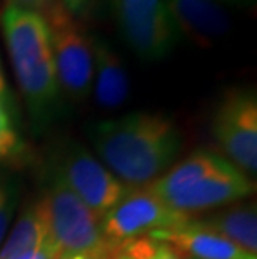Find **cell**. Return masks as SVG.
I'll return each mask as SVG.
<instances>
[{
	"instance_id": "obj_1",
	"label": "cell",
	"mask_w": 257,
	"mask_h": 259,
	"mask_svg": "<svg viewBox=\"0 0 257 259\" xmlns=\"http://www.w3.org/2000/svg\"><path fill=\"white\" fill-rule=\"evenodd\" d=\"M92 144L106 167L127 187H144L161 178L180 151L176 122L161 112H132L97 122Z\"/></svg>"
},
{
	"instance_id": "obj_2",
	"label": "cell",
	"mask_w": 257,
	"mask_h": 259,
	"mask_svg": "<svg viewBox=\"0 0 257 259\" xmlns=\"http://www.w3.org/2000/svg\"><path fill=\"white\" fill-rule=\"evenodd\" d=\"M162 202L195 218L211 209L244 201L255 191L254 179L214 152L197 151L147 186Z\"/></svg>"
},
{
	"instance_id": "obj_3",
	"label": "cell",
	"mask_w": 257,
	"mask_h": 259,
	"mask_svg": "<svg viewBox=\"0 0 257 259\" xmlns=\"http://www.w3.org/2000/svg\"><path fill=\"white\" fill-rule=\"evenodd\" d=\"M0 24L22 96L35 120L47 119L60 89L45 20L32 10L7 5Z\"/></svg>"
},
{
	"instance_id": "obj_4",
	"label": "cell",
	"mask_w": 257,
	"mask_h": 259,
	"mask_svg": "<svg viewBox=\"0 0 257 259\" xmlns=\"http://www.w3.org/2000/svg\"><path fill=\"white\" fill-rule=\"evenodd\" d=\"M42 202L47 214L48 236L60 256L117 259L119 244L106 238L102 219L57 178L47 187Z\"/></svg>"
},
{
	"instance_id": "obj_5",
	"label": "cell",
	"mask_w": 257,
	"mask_h": 259,
	"mask_svg": "<svg viewBox=\"0 0 257 259\" xmlns=\"http://www.w3.org/2000/svg\"><path fill=\"white\" fill-rule=\"evenodd\" d=\"M40 15L50 35L60 92L72 101H84L90 94L94 80L92 38L60 0H54Z\"/></svg>"
},
{
	"instance_id": "obj_6",
	"label": "cell",
	"mask_w": 257,
	"mask_h": 259,
	"mask_svg": "<svg viewBox=\"0 0 257 259\" xmlns=\"http://www.w3.org/2000/svg\"><path fill=\"white\" fill-rule=\"evenodd\" d=\"M212 136L227 161L244 174L257 170V97L254 89H231L212 117Z\"/></svg>"
},
{
	"instance_id": "obj_7",
	"label": "cell",
	"mask_w": 257,
	"mask_h": 259,
	"mask_svg": "<svg viewBox=\"0 0 257 259\" xmlns=\"http://www.w3.org/2000/svg\"><path fill=\"white\" fill-rule=\"evenodd\" d=\"M120 35L142 60L156 62L174 51L180 32L164 0H112Z\"/></svg>"
},
{
	"instance_id": "obj_8",
	"label": "cell",
	"mask_w": 257,
	"mask_h": 259,
	"mask_svg": "<svg viewBox=\"0 0 257 259\" xmlns=\"http://www.w3.org/2000/svg\"><path fill=\"white\" fill-rule=\"evenodd\" d=\"M192 216L174 211L144 187H129L116 207L102 218V231L116 244L171 229L187 223Z\"/></svg>"
},
{
	"instance_id": "obj_9",
	"label": "cell",
	"mask_w": 257,
	"mask_h": 259,
	"mask_svg": "<svg viewBox=\"0 0 257 259\" xmlns=\"http://www.w3.org/2000/svg\"><path fill=\"white\" fill-rule=\"evenodd\" d=\"M56 178L100 219L111 212L129 191L100 161L79 146L62 156Z\"/></svg>"
},
{
	"instance_id": "obj_10",
	"label": "cell",
	"mask_w": 257,
	"mask_h": 259,
	"mask_svg": "<svg viewBox=\"0 0 257 259\" xmlns=\"http://www.w3.org/2000/svg\"><path fill=\"white\" fill-rule=\"evenodd\" d=\"M149 238L172 246L185 259H257L255 254L242 251L214 231L204 228L194 218L176 228L156 231Z\"/></svg>"
},
{
	"instance_id": "obj_11",
	"label": "cell",
	"mask_w": 257,
	"mask_h": 259,
	"mask_svg": "<svg viewBox=\"0 0 257 259\" xmlns=\"http://www.w3.org/2000/svg\"><path fill=\"white\" fill-rule=\"evenodd\" d=\"M164 4L180 34L197 46L209 47L231 27L217 0H164Z\"/></svg>"
},
{
	"instance_id": "obj_12",
	"label": "cell",
	"mask_w": 257,
	"mask_h": 259,
	"mask_svg": "<svg viewBox=\"0 0 257 259\" xmlns=\"http://www.w3.org/2000/svg\"><path fill=\"white\" fill-rule=\"evenodd\" d=\"M94 49V91L95 101L104 109H117L129 96V77L120 59L100 38L92 40Z\"/></svg>"
},
{
	"instance_id": "obj_13",
	"label": "cell",
	"mask_w": 257,
	"mask_h": 259,
	"mask_svg": "<svg viewBox=\"0 0 257 259\" xmlns=\"http://www.w3.org/2000/svg\"><path fill=\"white\" fill-rule=\"evenodd\" d=\"M194 219L204 228L239 246L242 251L257 256V212L254 202L239 201Z\"/></svg>"
},
{
	"instance_id": "obj_14",
	"label": "cell",
	"mask_w": 257,
	"mask_h": 259,
	"mask_svg": "<svg viewBox=\"0 0 257 259\" xmlns=\"http://www.w3.org/2000/svg\"><path fill=\"white\" fill-rule=\"evenodd\" d=\"M48 238L47 214L42 199L20 214L10 234L0 246V259H17L39 249Z\"/></svg>"
},
{
	"instance_id": "obj_15",
	"label": "cell",
	"mask_w": 257,
	"mask_h": 259,
	"mask_svg": "<svg viewBox=\"0 0 257 259\" xmlns=\"http://www.w3.org/2000/svg\"><path fill=\"white\" fill-rule=\"evenodd\" d=\"M117 259H185L172 246L149 236L134 238L119 244Z\"/></svg>"
},
{
	"instance_id": "obj_16",
	"label": "cell",
	"mask_w": 257,
	"mask_h": 259,
	"mask_svg": "<svg viewBox=\"0 0 257 259\" xmlns=\"http://www.w3.org/2000/svg\"><path fill=\"white\" fill-rule=\"evenodd\" d=\"M22 154V141L10 112L9 94H0V162Z\"/></svg>"
},
{
	"instance_id": "obj_17",
	"label": "cell",
	"mask_w": 257,
	"mask_h": 259,
	"mask_svg": "<svg viewBox=\"0 0 257 259\" xmlns=\"http://www.w3.org/2000/svg\"><path fill=\"white\" fill-rule=\"evenodd\" d=\"M17 192H15L10 179L4 172H0V246L9 234L10 223H12Z\"/></svg>"
},
{
	"instance_id": "obj_18",
	"label": "cell",
	"mask_w": 257,
	"mask_h": 259,
	"mask_svg": "<svg viewBox=\"0 0 257 259\" xmlns=\"http://www.w3.org/2000/svg\"><path fill=\"white\" fill-rule=\"evenodd\" d=\"M60 2L77 19V17H85L90 12H94L102 0H60Z\"/></svg>"
},
{
	"instance_id": "obj_19",
	"label": "cell",
	"mask_w": 257,
	"mask_h": 259,
	"mask_svg": "<svg viewBox=\"0 0 257 259\" xmlns=\"http://www.w3.org/2000/svg\"><path fill=\"white\" fill-rule=\"evenodd\" d=\"M60 254H59V251H57V247L56 244L52 242L50 239V236L43 241V244L39 247V249H35V251H32L29 252V254H24V256H20L17 259H57Z\"/></svg>"
},
{
	"instance_id": "obj_20",
	"label": "cell",
	"mask_w": 257,
	"mask_h": 259,
	"mask_svg": "<svg viewBox=\"0 0 257 259\" xmlns=\"http://www.w3.org/2000/svg\"><path fill=\"white\" fill-rule=\"evenodd\" d=\"M52 2L54 0H7V5H12V7H19V9H27V10H32V12L40 14L42 10H45Z\"/></svg>"
},
{
	"instance_id": "obj_21",
	"label": "cell",
	"mask_w": 257,
	"mask_h": 259,
	"mask_svg": "<svg viewBox=\"0 0 257 259\" xmlns=\"http://www.w3.org/2000/svg\"><path fill=\"white\" fill-rule=\"evenodd\" d=\"M0 94H7V82H5L2 64H0Z\"/></svg>"
},
{
	"instance_id": "obj_22",
	"label": "cell",
	"mask_w": 257,
	"mask_h": 259,
	"mask_svg": "<svg viewBox=\"0 0 257 259\" xmlns=\"http://www.w3.org/2000/svg\"><path fill=\"white\" fill-rule=\"evenodd\" d=\"M222 2H227L232 5H250L254 0H222Z\"/></svg>"
},
{
	"instance_id": "obj_23",
	"label": "cell",
	"mask_w": 257,
	"mask_h": 259,
	"mask_svg": "<svg viewBox=\"0 0 257 259\" xmlns=\"http://www.w3.org/2000/svg\"><path fill=\"white\" fill-rule=\"evenodd\" d=\"M57 259H85V257H79V256H59Z\"/></svg>"
}]
</instances>
